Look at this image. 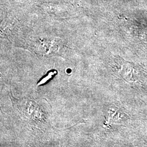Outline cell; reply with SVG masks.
Returning <instances> with one entry per match:
<instances>
[{
    "label": "cell",
    "instance_id": "cell-1",
    "mask_svg": "<svg viewBox=\"0 0 147 147\" xmlns=\"http://www.w3.org/2000/svg\"><path fill=\"white\" fill-rule=\"evenodd\" d=\"M9 96L13 107L19 116L32 126L43 131L50 127V107L45 100L26 97L16 99L13 95L11 90L9 93Z\"/></svg>",
    "mask_w": 147,
    "mask_h": 147
},
{
    "label": "cell",
    "instance_id": "cell-2",
    "mask_svg": "<svg viewBox=\"0 0 147 147\" xmlns=\"http://www.w3.org/2000/svg\"><path fill=\"white\" fill-rule=\"evenodd\" d=\"M55 73V71H50L49 73L48 74V75H47V76L45 78H44V79L42 80L41 81H40L38 82V86H39V85H42V84H44L45 82H46L47 80H48L47 79H49V78H49V76H53V75H54Z\"/></svg>",
    "mask_w": 147,
    "mask_h": 147
}]
</instances>
